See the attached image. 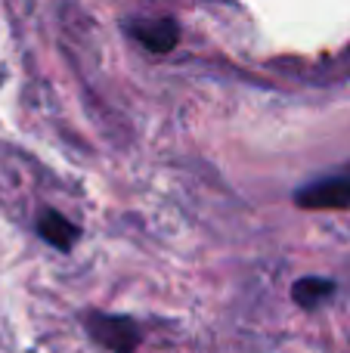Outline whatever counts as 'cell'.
Masks as SVG:
<instances>
[{"instance_id":"5","label":"cell","mask_w":350,"mask_h":353,"mask_svg":"<svg viewBox=\"0 0 350 353\" xmlns=\"http://www.w3.org/2000/svg\"><path fill=\"white\" fill-rule=\"evenodd\" d=\"M335 292H338V285H335L332 279H326V276H304V279H298L295 285H291V301H295L298 307H304V310H316V307L326 304Z\"/></svg>"},{"instance_id":"4","label":"cell","mask_w":350,"mask_h":353,"mask_svg":"<svg viewBox=\"0 0 350 353\" xmlns=\"http://www.w3.org/2000/svg\"><path fill=\"white\" fill-rule=\"evenodd\" d=\"M130 31H134V37H140L143 43H146L149 50H155V53H167V50L177 47L180 41V28L171 22V19H155V22H134L130 25Z\"/></svg>"},{"instance_id":"2","label":"cell","mask_w":350,"mask_h":353,"mask_svg":"<svg viewBox=\"0 0 350 353\" xmlns=\"http://www.w3.org/2000/svg\"><path fill=\"white\" fill-rule=\"evenodd\" d=\"M90 338L99 347L112 350V353H136L143 341V329L136 319L130 316H115V313H90L84 319Z\"/></svg>"},{"instance_id":"1","label":"cell","mask_w":350,"mask_h":353,"mask_svg":"<svg viewBox=\"0 0 350 353\" xmlns=\"http://www.w3.org/2000/svg\"><path fill=\"white\" fill-rule=\"evenodd\" d=\"M295 205L307 211H341L350 208V165H341L338 171L322 174L316 180L298 186Z\"/></svg>"},{"instance_id":"3","label":"cell","mask_w":350,"mask_h":353,"mask_svg":"<svg viewBox=\"0 0 350 353\" xmlns=\"http://www.w3.org/2000/svg\"><path fill=\"white\" fill-rule=\"evenodd\" d=\"M37 232H41L43 242H50L59 251H72L74 242H78V236H81L78 226H74L68 217H62L59 211H53V208H43L41 211V217H37Z\"/></svg>"}]
</instances>
